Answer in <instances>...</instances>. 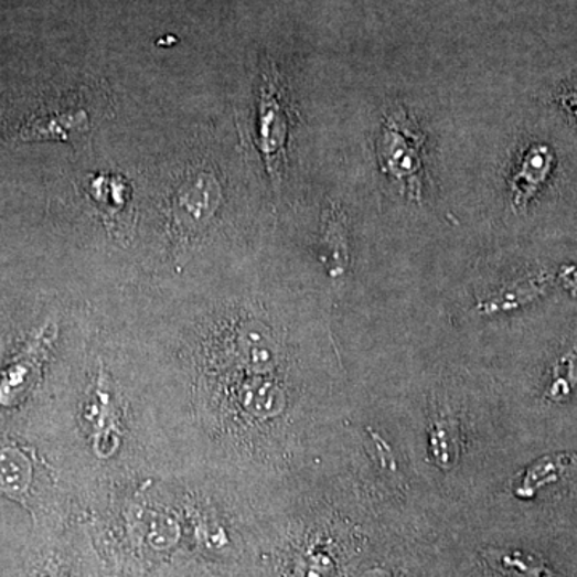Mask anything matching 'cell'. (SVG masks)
<instances>
[{"mask_svg": "<svg viewBox=\"0 0 577 577\" xmlns=\"http://www.w3.org/2000/svg\"><path fill=\"white\" fill-rule=\"evenodd\" d=\"M562 103L568 111L577 116V85L562 95Z\"/></svg>", "mask_w": 577, "mask_h": 577, "instance_id": "obj_9", "label": "cell"}, {"mask_svg": "<svg viewBox=\"0 0 577 577\" xmlns=\"http://www.w3.org/2000/svg\"><path fill=\"white\" fill-rule=\"evenodd\" d=\"M21 138H58L68 141L88 130L87 113L77 106H42L17 127Z\"/></svg>", "mask_w": 577, "mask_h": 577, "instance_id": "obj_5", "label": "cell"}, {"mask_svg": "<svg viewBox=\"0 0 577 577\" xmlns=\"http://www.w3.org/2000/svg\"><path fill=\"white\" fill-rule=\"evenodd\" d=\"M177 38H173V35H168V38L161 39V41H158V45H170L175 44Z\"/></svg>", "mask_w": 577, "mask_h": 577, "instance_id": "obj_10", "label": "cell"}, {"mask_svg": "<svg viewBox=\"0 0 577 577\" xmlns=\"http://www.w3.org/2000/svg\"><path fill=\"white\" fill-rule=\"evenodd\" d=\"M56 338L55 325H45L26 349L15 357V363L9 367L0 381V408L13 406L35 382L42 363L47 357L53 340Z\"/></svg>", "mask_w": 577, "mask_h": 577, "instance_id": "obj_4", "label": "cell"}, {"mask_svg": "<svg viewBox=\"0 0 577 577\" xmlns=\"http://www.w3.org/2000/svg\"><path fill=\"white\" fill-rule=\"evenodd\" d=\"M286 103V90L282 87L279 74L273 70L264 76L261 87L260 118H258V138L260 150L267 159L268 172L273 180L278 182L281 177L282 158H285V143L288 137L289 115Z\"/></svg>", "mask_w": 577, "mask_h": 577, "instance_id": "obj_3", "label": "cell"}, {"mask_svg": "<svg viewBox=\"0 0 577 577\" xmlns=\"http://www.w3.org/2000/svg\"><path fill=\"white\" fill-rule=\"evenodd\" d=\"M127 185L116 177H98L92 183V197L95 201H100L103 207L109 214H115L124 207L127 200Z\"/></svg>", "mask_w": 577, "mask_h": 577, "instance_id": "obj_8", "label": "cell"}, {"mask_svg": "<svg viewBox=\"0 0 577 577\" xmlns=\"http://www.w3.org/2000/svg\"><path fill=\"white\" fill-rule=\"evenodd\" d=\"M321 260L329 275L340 276L349 265V241L342 215L335 209L325 212L323 238H321Z\"/></svg>", "mask_w": 577, "mask_h": 577, "instance_id": "obj_7", "label": "cell"}, {"mask_svg": "<svg viewBox=\"0 0 577 577\" xmlns=\"http://www.w3.org/2000/svg\"><path fill=\"white\" fill-rule=\"evenodd\" d=\"M554 153L545 145H534L523 156L522 164L512 180L513 207L525 209L536 196L554 168Z\"/></svg>", "mask_w": 577, "mask_h": 577, "instance_id": "obj_6", "label": "cell"}, {"mask_svg": "<svg viewBox=\"0 0 577 577\" xmlns=\"http://www.w3.org/2000/svg\"><path fill=\"white\" fill-rule=\"evenodd\" d=\"M222 201V186L212 172L193 173L180 183L170 201V229L177 238L201 232Z\"/></svg>", "mask_w": 577, "mask_h": 577, "instance_id": "obj_2", "label": "cell"}, {"mask_svg": "<svg viewBox=\"0 0 577 577\" xmlns=\"http://www.w3.org/2000/svg\"><path fill=\"white\" fill-rule=\"evenodd\" d=\"M420 150H423V136L417 132L406 113L399 109L388 116L378 143L382 170L392 177V180L402 183V186L408 191L409 197L417 201H420V193H423Z\"/></svg>", "mask_w": 577, "mask_h": 577, "instance_id": "obj_1", "label": "cell"}]
</instances>
